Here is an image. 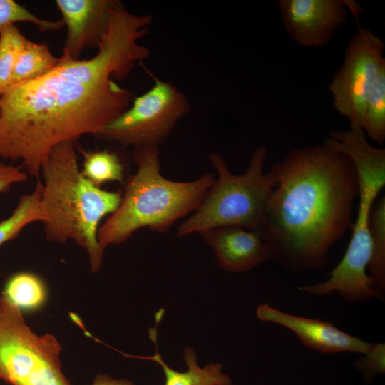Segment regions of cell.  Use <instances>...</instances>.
<instances>
[{
	"label": "cell",
	"mask_w": 385,
	"mask_h": 385,
	"mask_svg": "<svg viewBox=\"0 0 385 385\" xmlns=\"http://www.w3.org/2000/svg\"><path fill=\"white\" fill-rule=\"evenodd\" d=\"M97 49L84 60L63 52L53 71L0 96L1 158L20 160L38 178L55 146L95 136L130 106L132 94L114 78H125L144 59L143 46L130 31L111 25Z\"/></svg>",
	"instance_id": "1"
},
{
	"label": "cell",
	"mask_w": 385,
	"mask_h": 385,
	"mask_svg": "<svg viewBox=\"0 0 385 385\" xmlns=\"http://www.w3.org/2000/svg\"><path fill=\"white\" fill-rule=\"evenodd\" d=\"M270 170L277 185L260 232L272 259L292 272L324 269L329 250L353 225L359 188L351 161L324 143L291 150Z\"/></svg>",
	"instance_id": "2"
},
{
	"label": "cell",
	"mask_w": 385,
	"mask_h": 385,
	"mask_svg": "<svg viewBox=\"0 0 385 385\" xmlns=\"http://www.w3.org/2000/svg\"><path fill=\"white\" fill-rule=\"evenodd\" d=\"M73 143L55 146L41 168V222L47 241L73 240L85 249L96 273L104 252L98 240L100 221L116 211L123 193L103 190L82 175Z\"/></svg>",
	"instance_id": "3"
},
{
	"label": "cell",
	"mask_w": 385,
	"mask_h": 385,
	"mask_svg": "<svg viewBox=\"0 0 385 385\" xmlns=\"http://www.w3.org/2000/svg\"><path fill=\"white\" fill-rule=\"evenodd\" d=\"M137 170L125 184L121 202L98 229L101 247L126 241L138 230L166 232L180 218L194 212L215 183L212 173L188 182L164 178L156 146L135 148Z\"/></svg>",
	"instance_id": "4"
},
{
	"label": "cell",
	"mask_w": 385,
	"mask_h": 385,
	"mask_svg": "<svg viewBox=\"0 0 385 385\" xmlns=\"http://www.w3.org/2000/svg\"><path fill=\"white\" fill-rule=\"evenodd\" d=\"M267 150L257 147L252 153L247 171L232 174L217 153L210 160L217 178L207 190L199 207L178 228L177 236L202 234L215 228L237 225L261 231L268 198L277 185L270 170L263 172Z\"/></svg>",
	"instance_id": "5"
},
{
	"label": "cell",
	"mask_w": 385,
	"mask_h": 385,
	"mask_svg": "<svg viewBox=\"0 0 385 385\" xmlns=\"http://www.w3.org/2000/svg\"><path fill=\"white\" fill-rule=\"evenodd\" d=\"M61 346L56 338L39 336L21 311L0 296V379L11 385H71L61 371Z\"/></svg>",
	"instance_id": "6"
},
{
	"label": "cell",
	"mask_w": 385,
	"mask_h": 385,
	"mask_svg": "<svg viewBox=\"0 0 385 385\" xmlns=\"http://www.w3.org/2000/svg\"><path fill=\"white\" fill-rule=\"evenodd\" d=\"M190 108L186 96L175 86L155 78L148 91L133 100L124 112L95 137L123 146L158 147Z\"/></svg>",
	"instance_id": "7"
},
{
	"label": "cell",
	"mask_w": 385,
	"mask_h": 385,
	"mask_svg": "<svg viewBox=\"0 0 385 385\" xmlns=\"http://www.w3.org/2000/svg\"><path fill=\"white\" fill-rule=\"evenodd\" d=\"M357 31L350 39L344 58L329 90L334 109L360 127L366 98L380 68L385 64L382 40L356 21ZM361 128V127H360Z\"/></svg>",
	"instance_id": "8"
},
{
	"label": "cell",
	"mask_w": 385,
	"mask_h": 385,
	"mask_svg": "<svg viewBox=\"0 0 385 385\" xmlns=\"http://www.w3.org/2000/svg\"><path fill=\"white\" fill-rule=\"evenodd\" d=\"M371 209L359 205L348 247L341 261L327 274L328 278L315 284L299 287V291L319 297L337 292L349 303L380 299L366 271L372 252L369 227Z\"/></svg>",
	"instance_id": "9"
},
{
	"label": "cell",
	"mask_w": 385,
	"mask_h": 385,
	"mask_svg": "<svg viewBox=\"0 0 385 385\" xmlns=\"http://www.w3.org/2000/svg\"><path fill=\"white\" fill-rule=\"evenodd\" d=\"M278 4L284 29L304 47L325 46L347 19L344 1L280 0Z\"/></svg>",
	"instance_id": "10"
},
{
	"label": "cell",
	"mask_w": 385,
	"mask_h": 385,
	"mask_svg": "<svg viewBox=\"0 0 385 385\" xmlns=\"http://www.w3.org/2000/svg\"><path fill=\"white\" fill-rule=\"evenodd\" d=\"M256 314L262 322L277 324L289 329L303 344L324 354L353 352L364 354L373 344L338 329L332 322L290 314L267 303L257 307Z\"/></svg>",
	"instance_id": "11"
},
{
	"label": "cell",
	"mask_w": 385,
	"mask_h": 385,
	"mask_svg": "<svg viewBox=\"0 0 385 385\" xmlns=\"http://www.w3.org/2000/svg\"><path fill=\"white\" fill-rule=\"evenodd\" d=\"M118 0H56V5L67 27L63 52L79 59L86 48H98L112 9Z\"/></svg>",
	"instance_id": "12"
},
{
	"label": "cell",
	"mask_w": 385,
	"mask_h": 385,
	"mask_svg": "<svg viewBox=\"0 0 385 385\" xmlns=\"http://www.w3.org/2000/svg\"><path fill=\"white\" fill-rule=\"evenodd\" d=\"M201 235L220 266L226 271L244 272L272 259L268 245L259 231L231 225Z\"/></svg>",
	"instance_id": "13"
},
{
	"label": "cell",
	"mask_w": 385,
	"mask_h": 385,
	"mask_svg": "<svg viewBox=\"0 0 385 385\" xmlns=\"http://www.w3.org/2000/svg\"><path fill=\"white\" fill-rule=\"evenodd\" d=\"M349 157L356 172L359 197L375 201L385 185V149L369 144L364 130L350 124L348 130H334L324 142Z\"/></svg>",
	"instance_id": "14"
},
{
	"label": "cell",
	"mask_w": 385,
	"mask_h": 385,
	"mask_svg": "<svg viewBox=\"0 0 385 385\" xmlns=\"http://www.w3.org/2000/svg\"><path fill=\"white\" fill-rule=\"evenodd\" d=\"M163 309L155 314L156 327L149 330V339L155 347L156 353L151 356H128L155 361L163 369L165 376V385H232V381L228 375L222 371V364H210L203 368L198 366L197 357L192 349H185L184 359L187 370L180 372L169 367L163 360L158 351L157 327L163 317Z\"/></svg>",
	"instance_id": "15"
},
{
	"label": "cell",
	"mask_w": 385,
	"mask_h": 385,
	"mask_svg": "<svg viewBox=\"0 0 385 385\" xmlns=\"http://www.w3.org/2000/svg\"><path fill=\"white\" fill-rule=\"evenodd\" d=\"M371 257L368 266L372 287L381 300L385 292V197L374 202L369 217Z\"/></svg>",
	"instance_id": "16"
},
{
	"label": "cell",
	"mask_w": 385,
	"mask_h": 385,
	"mask_svg": "<svg viewBox=\"0 0 385 385\" xmlns=\"http://www.w3.org/2000/svg\"><path fill=\"white\" fill-rule=\"evenodd\" d=\"M46 43H38L26 38L14 66L11 86L40 78L58 64Z\"/></svg>",
	"instance_id": "17"
},
{
	"label": "cell",
	"mask_w": 385,
	"mask_h": 385,
	"mask_svg": "<svg viewBox=\"0 0 385 385\" xmlns=\"http://www.w3.org/2000/svg\"><path fill=\"white\" fill-rule=\"evenodd\" d=\"M2 294L21 311H33L45 303L47 292L40 277L33 273L23 272L9 278Z\"/></svg>",
	"instance_id": "18"
},
{
	"label": "cell",
	"mask_w": 385,
	"mask_h": 385,
	"mask_svg": "<svg viewBox=\"0 0 385 385\" xmlns=\"http://www.w3.org/2000/svg\"><path fill=\"white\" fill-rule=\"evenodd\" d=\"M41 190L42 182L38 178L34 191L21 196L11 215L0 222V246L17 237L28 225L42 222Z\"/></svg>",
	"instance_id": "19"
},
{
	"label": "cell",
	"mask_w": 385,
	"mask_h": 385,
	"mask_svg": "<svg viewBox=\"0 0 385 385\" xmlns=\"http://www.w3.org/2000/svg\"><path fill=\"white\" fill-rule=\"evenodd\" d=\"M361 128L380 145L385 141V64L377 74L364 103Z\"/></svg>",
	"instance_id": "20"
},
{
	"label": "cell",
	"mask_w": 385,
	"mask_h": 385,
	"mask_svg": "<svg viewBox=\"0 0 385 385\" xmlns=\"http://www.w3.org/2000/svg\"><path fill=\"white\" fill-rule=\"evenodd\" d=\"M79 152L83 156L81 173L93 184L100 187L110 181L124 183L123 166L116 153L107 150L87 151L81 148Z\"/></svg>",
	"instance_id": "21"
},
{
	"label": "cell",
	"mask_w": 385,
	"mask_h": 385,
	"mask_svg": "<svg viewBox=\"0 0 385 385\" xmlns=\"http://www.w3.org/2000/svg\"><path fill=\"white\" fill-rule=\"evenodd\" d=\"M25 39L14 24L0 31V96L11 86L13 70Z\"/></svg>",
	"instance_id": "22"
},
{
	"label": "cell",
	"mask_w": 385,
	"mask_h": 385,
	"mask_svg": "<svg viewBox=\"0 0 385 385\" xmlns=\"http://www.w3.org/2000/svg\"><path fill=\"white\" fill-rule=\"evenodd\" d=\"M30 22L42 32L56 31L64 26L62 19H42L13 0H0V31L16 22Z\"/></svg>",
	"instance_id": "23"
},
{
	"label": "cell",
	"mask_w": 385,
	"mask_h": 385,
	"mask_svg": "<svg viewBox=\"0 0 385 385\" xmlns=\"http://www.w3.org/2000/svg\"><path fill=\"white\" fill-rule=\"evenodd\" d=\"M354 367L363 376L371 380L374 376L385 372V344L373 343L369 350L359 356L354 363Z\"/></svg>",
	"instance_id": "24"
},
{
	"label": "cell",
	"mask_w": 385,
	"mask_h": 385,
	"mask_svg": "<svg viewBox=\"0 0 385 385\" xmlns=\"http://www.w3.org/2000/svg\"><path fill=\"white\" fill-rule=\"evenodd\" d=\"M28 174L21 167L0 163V194L14 184L26 181Z\"/></svg>",
	"instance_id": "25"
},
{
	"label": "cell",
	"mask_w": 385,
	"mask_h": 385,
	"mask_svg": "<svg viewBox=\"0 0 385 385\" xmlns=\"http://www.w3.org/2000/svg\"><path fill=\"white\" fill-rule=\"evenodd\" d=\"M92 385H134L131 381L116 379L106 374H98Z\"/></svg>",
	"instance_id": "26"
}]
</instances>
